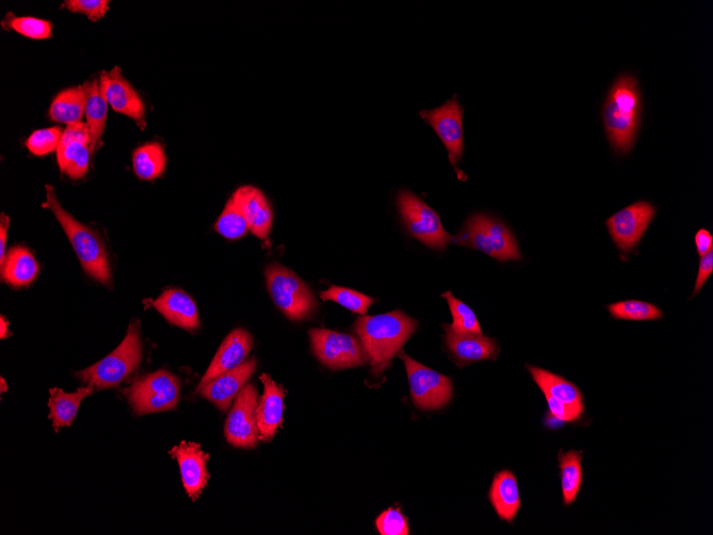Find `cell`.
<instances>
[{"label":"cell","mask_w":713,"mask_h":535,"mask_svg":"<svg viewBox=\"0 0 713 535\" xmlns=\"http://www.w3.org/2000/svg\"><path fill=\"white\" fill-rule=\"evenodd\" d=\"M39 272L36 258L23 246L12 247L0 262L2 279L14 288L29 286L38 277Z\"/></svg>","instance_id":"24"},{"label":"cell","mask_w":713,"mask_h":535,"mask_svg":"<svg viewBox=\"0 0 713 535\" xmlns=\"http://www.w3.org/2000/svg\"><path fill=\"white\" fill-rule=\"evenodd\" d=\"M376 527L383 535H407L409 534L407 518L396 509H389L380 514L376 521Z\"/></svg>","instance_id":"38"},{"label":"cell","mask_w":713,"mask_h":535,"mask_svg":"<svg viewBox=\"0 0 713 535\" xmlns=\"http://www.w3.org/2000/svg\"><path fill=\"white\" fill-rule=\"evenodd\" d=\"M695 246L697 254L701 257L709 253L713 249V238L708 230L701 229L695 235Z\"/></svg>","instance_id":"41"},{"label":"cell","mask_w":713,"mask_h":535,"mask_svg":"<svg viewBox=\"0 0 713 535\" xmlns=\"http://www.w3.org/2000/svg\"><path fill=\"white\" fill-rule=\"evenodd\" d=\"M142 360V342L138 323L134 322L118 348L99 363L76 373L87 386L98 389L114 388L139 367Z\"/></svg>","instance_id":"5"},{"label":"cell","mask_w":713,"mask_h":535,"mask_svg":"<svg viewBox=\"0 0 713 535\" xmlns=\"http://www.w3.org/2000/svg\"><path fill=\"white\" fill-rule=\"evenodd\" d=\"M713 273V249L701 257L699 273H697L693 297L700 293L705 283Z\"/></svg>","instance_id":"40"},{"label":"cell","mask_w":713,"mask_h":535,"mask_svg":"<svg viewBox=\"0 0 713 535\" xmlns=\"http://www.w3.org/2000/svg\"><path fill=\"white\" fill-rule=\"evenodd\" d=\"M0 327H2V330H0V337H2V339L7 338L10 335L9 328H8L9 323L7 322V320L4 317H2V319H0Z\"/></svg>","instance_id":"43"},{"label":"cell","mask_w":713,"mask_h":535,"mask_svg":"<svg viewBox=\"0 0 713 535\" xmlns=\"http://www.w3.org/2000/svg\"><path fill=\"white\" fill-rule=\"evenodd\" d=\"M641 93L637 78L621 75L612 86L605 103V129L612 148L619 153L632 150L640 128Z\"/></svg>","instance_id":"2"},{"label":"cell","mask_w":713,"mask_h":535,"mask_svg":"<svg viewBox=\"0 0 713 535\" xmlns=\"http://www.w3.org/2000/svg\"><path fill=\"white\" fill-rule=\"evenodd\" d=\"M267 288L277 307L292 321L313 316L318 303L306 283L279 264L269 265L265 272Z\"/></svg>","instance_id":"7"},{"label":"cell","mask_w":713,"mask_h":535,"mask_svg":"<svg viewBox=\"0 0 713 535\" xmlns=\"http://www.w3.org/2000/svg\"><path fill=\"white\" fill-rule=\"evenodd\" d=\"M45 191L44 207L53 212L62 229L65 230L86 274L105 286L110 285L112 271H110L107 250L99 232L79 223L74 216L63 209L52 185H46Z\"/></svg>","instance_id":"3"},{"label":"cell","mask_w":713,"mask_h":535,"mask_svg":"<svg viewBox=\"0 0 713 535\" xmlns=\"http://www.w3.org/2000/svg\"><path fill=\"white\" fill-rule=\"evenodd\" d=\"M109 4L108 0H67L61 8L84 14L91 22H98L105 17Z\"/></svg>","instance_id":"37"},{"label":"cell","mask_w":713,"mask_h":535,"mask_svg":"<svg viewBox=\"0 0 713 535\" xmlns=\"http://www.w3.org/2000/svg\"><path fill=\"white\" fill-rule=\"evenodd\" d=\"M92 154L91 143L88 140L59 144L57 162L60 171L73 180L84 178L88 172Z\"/></svg>","instance_id":"28"},{"label":"cell","mask_w":713,"mask_h":535,"mask_svg":"<svg viewBox=\"0 0 713 535\" xmlns=\"http://www.w3.org/2000/svg\"><path fill=\"white\" fill-rule=\"evenodd\" d=\"M549 406V413L559 421L572 423L579 420L582 415L574 411L572 407L564 404L556 398L545 396Z\"/></svg>","instance_id":"39"},{"label":"cell","mask_w":713,"mask_h":535,"mask_svg":"<svg viewBox=\"0 0 713 535\" xmlns=\"http://www.w3.org/2000/svg\"><path fill=\"white\" fill-rule=\"evenodd\" d=\"M309 336L314 355L332 370L356 368L369 361L361 341L353 336L324 328L311 329Z\"/></svg>","instance_id":"9"},{"label":"cell","mask_w":713,"mask_h":535,"mask_svg":"<svg viewBox=\"0 0 713 535\" xmlns=\"http://www.w3.org/2000/svg\"><path fill=\"white\" fill-rule=\"evenodd\" d=\"M215 230L228 240L241 239L247 234L249 226L244 211L241 187L228 200L223 213L217 219Z\"/></svg>","instance_id":"30"},{"label":"cell","mask_w":713,"mask_h":535,"mask_svg":"<svg viewBox=\"0 0 713 535\" xmlns=\"http://www.w3.org/2000/svg\"><path fill=\"white\" fill-rule=\"evenodd\" d=\"M400 357L406 367L411 397L419 408L433 411L451 401L453 386L449 377L422 366L402 351Z\"/></svg>","instance_id":"10"},{"label":"cell","mask_w":713,"mask_h":535,"mask_svg":"<svg viewBox=\"0 0 713 535\" xmlns=\"http://www.w3.org/2000/svg\"><path fill=\"white\" fill-rule=\"evenodd\" d=\"M527 369L532 375L533 381L541 388L545 396L556 398L572 407L580 415H584L583 393L577 385L567 381L560 375L541 368L527 366Z\"/></svg>","instance_id":"23"},{"label":"cell","mask_w":713,"mask_h":535,"mask_svg":"<svg viewBox=\"0 0 713 535\" xmlns=\"http://www.w3.org/2000/svg\"><path fill=\"white\" fill-rule=\"evenodd\" d=\"M416 329V321L399 310L380 316L363 317L355 324V332L376 375L386 371Z\"/></svg>","instance_id":"1"},{"label":"cell","mask_w":713,"mask_h":535,"mask_svg":"<svg viewBox=\"0 0 713 535\" xmlns=\"http://www.w3.org/2000/svg\"><path fill=\"white\" fill-rule=\"evenodd\" d=\"M94 387L86 386L79 388L74 393H66L59 388L50 390V418L53 420V426L56 432L63 427L71 426L74 421L79 406L91 395Z\"/></svg>","instance_id":"26"},{"label":"cell","mask_w":713,"mask_h":535,"mask_svg":"<svg viewBox=\"0 0 713 535\" xmlns=\"http://www.w3.org/2000/svg\"><path fill=\"white\" fill-rule=\"evenodd\" d=\"M458 245L482 251L500 262L522 258L515 235L501 220L486 214L470 216L454 241Z\"/></svg>","instance_id":"4"},{"label":"cell","mask_w":713,"mask_h":535,"mask_svg":"<svg viewBox=\"0 0 713 535\" xmlns=\"http://www.w3.org/2000/svg\"><path fill=\"white\" fill-rule=\"evenodd\" d=\"M9 226L10 217L3 213L2 217H0V262H2L6 257V245Z\"/></svg>","instance_id":"42"},{"label":"cell","mask_w":713,"mask_h":535,"mask_svg":"<svg viewBox=\"0 0 713 535\" xmlns=\"http://www.w3.org/2000/svg\"><path fill=\"white\" fill-rule=\"evenodd\" d=\"M446 342L449 350L462 364L478 363L482 360H495L499 354L497 341L483 335L454 334L446 330Z\"/></svg>","instance_id":"21"},{"label":"cell","mask_w":713,"mask_h":535,"mask_svg":"<svg viewBox=\"0 0 713 535\" xmlns=\"http://www.w3.org/2000/svg\"><path fill=\"white\" fill-rule=\"evenodd\" d=\"M61 136L62 131L59 127L38 130L29 136L26 146L34 155L44 156L57 151Z\"/></svg>","instance_id":"36"},{"label":"cell","mask_w":713,"mask_h":535,"mask_svg":"<svg viewBox=\"0 0 713 535\" xmlns=\"http://www.w3.org/2000/svg\"><path fill=\"white\" fill-rule=\"evenodd\" d=\"M86 112V90L84 86L66 89L57 94L50 109V118L67 125L82 122Z\"/></svg>","instance_id":"29"},{"label":"cell","mask_w":713,"mask_h":535,"mask_svg":"<svg viewBox=\"0 0 713 535\" xmlns=\"http://www.w3.org/2000/svg\"><path fill=\"white\" fill-rule=\"evenodd\" d=\"M256 367L257 360L252 358L239 368L221 374L207 385L197 388V392L216 405L220 411L227 412L246 382L255 373Z\"/></svg>","instance_id":"16"},{"label":"cell","mask_w":713,"mask_h":535,"mask_svg":"<svg viewBox=\"0 0 713 535\" xmlns=\"http://www.w3.org/2000/svg\"><path fill=\"white\" fill-rule=\"evenodd\" d=\"M180 465L185 490L194 501L199 498L210 479L207 469L209 455L196 443L183 442L170 452Z\"/></svg>","instance_id":"15"},{"label":"cell","mask_w":713,"mask_h":535,"mask_svg":"<svg viewBox=\"0 0 713 535\" xmlns=\"http://www.w3.org/2000/svg\"><path fill=\"white\" fill-rule=\"evenodd\" d=\"M582 455L583 452L577 450H570L566 453L562 450L559 452L558 460L565 507L572 505L581 493L584 478Z\"/></svg>","instance_id":"27"},{"label":"cell","mask_w":713,"mask_h":535,"mask_svg":"<svg viewBox=\"0 0 713 535\" xmlns=\"http://www.w3.org/2000/svg\"><path fill=\"white\" fill-rule=\"evenodd\" d=\"M442 296L447 298L453 316V324L446 325V330L454 334L483 335L480 322L469 306L457 300L450 292Z\"/></svg>","instance_id":"33"},{"label":"cell","mask_w":713,"mask_h":535,"mask_svg":"<svg viewBox=\"0 0 713 535\" xmlns=\"http://www.w3.org/2000/svg\"><path fill=\"white\" fill-rule=\"evenodd\" d=\"M488 497L501 521L512 524L521 508V499L517 479L511 470L498 472Z\"/></svg>","instance_id":"22"},{"label":"cell","mask_w":713,"mask_h":535,"mask_svg":"<svg viewBox=\"0 0 713 535\" xmlns=\"http://www.w3.org/2000/svg\"><path fill=\"white\" fill-rule=\"evenodd\" d=\"M253 346L251 335L245 329L237 328L225 339L198 388L207 385L216 377L242 366Z\"/></svg>","instance_id":"17"},{"label":"cell","mask_w":713,"mask_h":535,"mask_svg":"<svg viewBox=\"0 0 713 535\" xmlns=\"http://www.w3.org/2000/svg\"><path fill=\"white\" fill-rule=\"evenodd\" d=\"M83 86L86 90V123L91 137V150L94 153L102 147L108 112L104 73H101L99 80L95 78Z\"/></svg>","instance_id":"19"},{"label":"cell","mask_w":713,"mask_h":535,"mask_svg":"<svg viewBox=\"0 0 713 535\" xmlns=\"http://www.w3.org/2000/svg\"><path fill=\"white\" fill-rule=\"evenodd\" d=\"M103 73L108 105L115 112L133 119L140 130L144 131L147 127L146 106L136 89L126 80L119 67H115L109 72L103 71Z\"/></svg>","instance_id":"14"},{"label":"cell","mask_w":713,"mask_h":535,"mask_svg":"<svg viewBox=\"0 0 713 535\" xmlns=\"http://www.w3.org/2000/svg\"><path fill=\"white\" fill-rule=\"evenodd\" d=\"M167 166V156L160 143H148L133 154V167L141 180L151 181L162 175Z\"/></svg>","instance_id":"31"},{"label":"cell","mask_w":713,"mask_h":535,"mask_svg":"<svg viewBox=\"0 0 713 535\" xmlns=\"http://www.w3.org/2000/svg\"><path fill=\"white\" fill-rule=\"evenodd\" d=\"M258 405L259 393L256 386L245 385L237 395L226 422V438L233 447L246 449L257 447L260 439Z\"/></svg>","instance_id":"11"},{"label":"cell","mask_w":713,"mask_h":535,"mask_svg":"<svg viewBox=\"0 0 713 535\" xmlns=\"http://www.w3.org/2000/svg\"><path fill=\"white\" fill-rule=\"evenodd\" d=\"M244 211L249 230L261 240H266L273 225V210L267 198L257 187L242 186Z\"/></svg>","instance_id":"25"},{"label":"cell","mask_w":713,"mask_h":535,"mask_svg":"<svg viewBox=\"0 0 713 535\" xmlns=\"http://www.w3.org/2000/svg\"><path fill=\"white\" fill-rule=\"evenodd\" d=\"M0 383H2V392L7 391L8 385L6 384V381L4 379H2V381H0Z\"/></svg>","instance_id":"44"},{"label":"cell","mask_w":713,"mask_h":535,"mask_svg":"<svg viewBox=\"0 0 713 535\" xmlns=\"http://www.w3.org/2000/svg\"><path fill=\"white\" fill-rule=\"evenodd\" d=\"M2 24L6 30L12 29L18 34L34 40L49 39L53 33V24L49 21L31 17H14L12 13L7 15Z\"/></svg>","instance_id":"34"},{"label":"cell","mask_w":713,"mask_h":535,"mask_svg":"<svg viewBox=\"0 0 713 535\" xmlns=\"http://www.w3.org/2000/svg\"><path fill=\"white\" fill-rule=\"evenodd\" d=\"M420 117L430 124L449 152L453 166L461 161L464 146V108L455 96L439 107L421 110Z\"/></svg>","instance_id":"12"},{"label":"cell","mask_w":713,"mask_h":535,"mask_svg":"<svg viewBox=\"0 0 713 535\" xmlns=\"http://www.w3.org/2000/svg\"><path fill=\"white\" fill-rule=\"evenodd\" d=\"M396 204L407 231L427 247L446 249L447 245L454 241L453 236L443 227L436 211L415 194L400 192Z\"/></svg>","instance_id":"8"},{"label":"cell","mask_w":713,"mask_h":535,"mask_svg":"<svg viewBox=\"0 0 713 535\" xmlns=\"http://www.w3.org/2000/svg\"><path fill=\"white\" fill-rule=\"evenodd\" d=\"M321 297L324 301L336 302L346 309L358 314H366L371 305L374 303L373 298L367 295L336 286L322 292Z\"/></svg>","instance_id":"35"},{"label":"cell","mask_w":713,"mask_h":535,"mask_svg":"<svg viewBox=\"0 0 713 535\" xmlns=\"http://www.w3.org/2000/svg\"><path fill=\"white\" fill-rule=\"evenodd\" d=\"M123 393L139 416L168 412L178 406L181 383L176 375L160 370L139 377Z\"/></svg>","instance_id":"6"},{"label":"cell","mask_w":713,"mask_h":535,"mask_svg":"<svg viewBox=\"0 0 713 535\" xmlns=\"http://www.w3.org/2000/svg\"><path fill=\"white\" fill-rule=\"evenodd\" d=\"M656 215V208L647 201H638L615 213L606 222L611 238L622 253L635 248Z\"/></svg>","instance_id":"13"},{"label":"cell","mask_w":713,"mask_h":535,"mask_svg":"<svg viewBox=\"0 0 713 535\" xmlns=\"http://www.w3.org/2000/svg\"><path fill=\"white\" fill-rule=\"evenodd\" d=\"M261 381L264 384V395L257 408V419L260 439L267 442L274 438L282 424L285 391L267 374L261 376Z\"/></svg>","instance_id":"18"},{"label":"cell","mask_w":713,"mask_h":535,"mask_svg":"<svg viewBox=\"0 0 713 535\" xmlns=\"http://www.w3.org/2000/svg\"><path fill=\"white\" fill-rule=\"evenodd\" d=\"M153 307L171 324L186 330L200 326L197 305L192 297L181 290L164 292L153 302Z\"/></svg>","instance_id":"20"},{"label":"cell","mask_w":713,"mask_h":535,"mask_svg":"<svg viewBox=\"0 0 713 535\" xmlns=\"http://www.w3.org/2000/svg\"><path fill=\"white\" fill-rule=\"evenodd\" d=\"M614 320L646 322L663 319L662 310L654 304L642 301H624L607 306Z\"/></svg>","instance_id":"32"}]
</instances>
